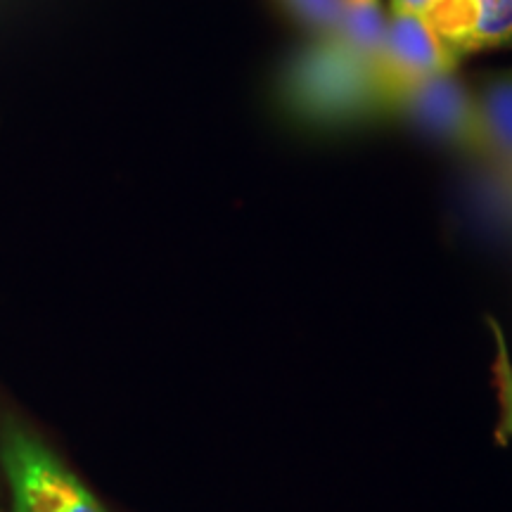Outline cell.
<instances>
[{"mask_svg": "<svg viewBox=\"0 0 512 512\" xmlns=\"http://www.w3.org/2000/svg\"><path fill=\"white\" fill-rule=\"evenodd\" d=\"M0 475L10 512H110L41 420L0 399Z\"/></svg>", "mask_w": 512, "mask_h": 512, "instance_id": "cell-1", "label": "cell"}, {"mask_svg": "<svg viewBox=\"0 0 512 512\" xmlns=\"http://www.w3.org/2000/svg\"><path fill=\"white\" fill-rule=\"evenodd\" d=\"M283 95L290 112L318 126H347L382 117L373 60L342 38H311L287 64Z\"/></svg>", "mask_w": 512, "mask_h": 512, "instance_id": "cell-2", "label": "cell"}, {"mask_svg": "<svg viewBox=\"0 0 512 512\" xmlns=\"http://www.w3.org/2000/svg\"><path fill=\"white\" fill-rule=\"evenodd\" d=\"M392 117H403L467 157L489 159L477 93L456 72L422 79L394 102Z\"/></svg>", "mask_w": 512, "mask_h": 512, "instance_id": "cell-3", "label": "cell"}, {"mask_svg": "<svg viewBox=\"0 0 512 512\" xmlns=\"http://www.w3.org/2000/svg\"><path fill=\"white\" fill-rule=\"evenodd\" d=\"M463 57L430 27L422 15L389 12L382 48L373 60L382 117H392L394 102L422 79L456 72Z\"/></svg>", "mask_w": 512, "mask_h": 512, "instance_id": "cell-4", "label": "cell"}, {"mask_svg": "<svg viewBox=\"0 0 512 512\" xmlns=\"http://www.w3.org/2000/svg\"><path fill=\"white\" fill-rule=\"evenodd\" d=\"M475 93L489 147L486 162L512 169V69L489 76Z\"/></svg>", "mask_w": 512, "mask_h": 512, "instance_id": "cell-5", "label": "cell"}, {"mask_svg": "<svg viewBox=\"0 0 512 512\" xmlns=\"http://www.w3.org/2000/svg\"><path fill=\"white\" fill-rule=\"evenodd\" d=\"M387 17L384 0H339L337 38L368 60H375L382 48Z\"/></svg>", "mask_w": 512, "mask_h": 512, "instance_id": "cell-6", "label": "cell"}, {"mask_svg": "<svg viewBox=\"0 0 512 512\" xmlns=\"http://www.w3.org/2000/svg\"><path fill=\"white\" fill-rule=\"evenodd\" d=\"M422 17L448 46L458 50L460 57L472 55V38H475L479 22L475 0H434L430 8L422 12Z\"/></svg>", "mask_w": 512, "mask_h": 512, "instance_id": "cell-7", "label": "cell"}, {"mask_svg": "<svg viewBox=\"0 0 512 512\" xmlns=\"http://www.w3.org/2000/svg\"><path fill=\"white\" fill-rule=\"evenodd\" d=\"M479 22L470 53L512 48V0H475Z\"/></svg>", "mask_w": 512, "mask_h": 512, "instance_id": "cell-8", "label": "cell"}, {"mask_svg": "<svg viewBox=\"0 0 512 512\" xmlns=\"http://www.w3.org/2000/svg\"><path fill=\"white\" fill-rule=\"evenodd\" d=\"M311 38L337 36L339 0H275Z\"/></svg>", "mask_w": 512, "mask_h": 512, "instance_id": "cell-9", "label": "cell"}, {"mask_svg": "<svg viewBox=\"0 0 512 512\" xmlns=\"http://www.w3.org/2000/svg\"><path fill=\"white\" fill-rule=\"evenodd\" d=\"M491 332H494V384L498 396V408H501V432L512 439V361L508 344H505L503 330L491 320Z\"/></svg>", "mask_w": 512, "mask_h": 512, "instance_id": "cell-10", "label": "cell"}, {"mask_svg": "<svg viewBox=\"0 0 512 512\" xmlns=\"http://www.w3.org/2000/svg\"><path fill=\"white\" fill-rule=\"evenodd\" d=\"M434 0H389V12H394V15H422Z\"/></svg>", "mask_w": 512, "mask_h": 512, "instance_id": "cell-11", "label": "cell"}, {"mask_svg": "<svg viewBox=\"0 0 512 512\" xmlns=\"http://www.w3.org/2000/svg\"><path fill=\"white\" fill-rule=\"evenodd\" d=\"M5 394V384L0 380V399ZM0 512H10L8 510V498H5V486H3V475H0Z\"/></svg>", "mask_w": 512, "mask_h": 512, "instance_id": "cell-12", "label": "cell"}]
</instances>
